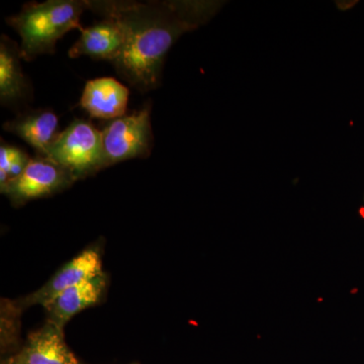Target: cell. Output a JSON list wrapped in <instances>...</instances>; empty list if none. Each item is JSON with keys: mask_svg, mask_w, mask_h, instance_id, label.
Returning a JSON list of instances; mask_svg holds the SVG:
<instances>
[{"mask_svg": "<svg viewBox=\"0 0 364 364\" xmlns=\"http://www.w3.org/2000/svg\"><path fill=\"white\" fill-rule=\"evenodd\" d=\"M88 11L114 18L123 28V54L112 65L136 90L160 85L164 58L178 38L205 23L219 7L214 1L86 0Z\"/></svg>", "mask_w": 364, "mask_h": 364, "instance_id": "1", "label": "cell"}, {"mask_svg": "<svg viewBox=\"0 0 364 364\" xmlns=\"http://www.w3.org/2000/svg\"><path fill=\"white\" fill-rule=\"evenodd\" d=\"M86 0H48L26 4L16 16L6 18L21 38V59L33 61L41 55L54 54L57 42L74 28L82 32L81 14Z\"/></svg>", "mask_w": 364, "mask_h": 364, "instance_id": "2", "label": "cell"}, {"mask_svg": "<svg viewBox=\"0 0 364 364\" xmlns=\"http://www.w3.org/2000/svg\"><path fill=\"white\" fill-rule=\"evenodd\" d=\"M46 158L68 169L76 181L95 176L102 169V132L90 121L75 119L59 133Z\"/></svg>", "mask_w": 364, "mask_h": 364, "instance_id": "3", "label": "cell"}, {"mask_svg": "<svg viewBox=\"0 0 364 364\" xmlns=\"http://www.w3.org/2000/svg\"><path fill=\"white\" fill-rule=\"evenodd\" d=\"M102 132V169L117 163L147 158L152 147L151 107L111 119Z\"/></svg>", "mask_w": 364, "mask_h": 364, "instance_id": "4", "label": "cell"}, {"mask_svg": "<svg viewBox=\"0 0 364 364\" xmlns=\"http://www.w3.org/2000/svg\"><path fill=\"white\" fill-rule=\"evenodd\" d=\"M75 177L58 163L48 158H32L23 173L16 181L0 188L14 207H21L31 200H40L61 193L70 188Z\"/></svg>", "mask_w": 364, "mask_h": 364, "instance_id": "5", "label": "cell"}, {"mask_svg": "<svg viewBox=\"0 0 364 364\" xmlns=\"http://www.w3.org/2000/svg\"><path fill=\"white\" fill-rule=\"evenodd\" d=\"M102 258L100 247L92 245L72 258L37 291L16 299L14 304L23 312L33 306L46 308L62 293L102 273Z\"/></svg>", "mask_w": 364, "mask_h": 364, "instance_id": "6", "label": "cell"}, {"mask_svg": "<svg viewBox=\"0 0 364 364\" xmlns=\"http://www.w3.org/2000/svg\"><path fill=\"white\" fill-rule=\"evenodd\" d=\"M107 274L102 272L67 289L46 306L47 322L63 330L74 316L102 301L107 291Z\"/></svg>", "mask_w": 364, "mask_h": 364, "instance_id": "7", "label": "cell"}, {"mask_svg": "<svg viewBox=\"0 0 364 364\" xmlns=\"http://www.w3.org/2000/svg\"><path fill=\"white\" fill-rule=\"evenodd\" d=\"M123 28L114 18H104L95 25L83 28L77 42L68 51L70 58L87 56L114 64L123 54Z\"/></svg>", "mask_w": 364, "mask_h": 364, "instance_id": "8", "label": "cell"}, {"mask_svg": "<svg viewBox=\"0 0 364 364\" xmlns=\"http://www.w3.org/2000/svg\"><path fill=\"white\" fill-rule=\"evenodd\" d=\"M14 356L20 364H81L66 344L63 330L49 322L31 333L23 348Z\"/></svg>", "mask_w": 364, "mask_h": 364, "instance_id": "9", "label": "cell"}, {"mask_svg": "<svg viewBox=\"0 0 364 364\" xmlns=\"http://www.w3.org/2000/svg\"><path fill=\"white\" fill-rule=\"evenodd\" d=\"M129 90L116 79L104 77L88 81L80 105L95 119H117L126 114Z\"/></svg>", "mask_w": 364, "mask_h": 364, "instance_id": "10", "label": "cell"}, {"mask_svg": "<svg viewBox=\"0 0 364 364\" xmlns=\"http://www.w3.org/2000/svg\"><path fill=\"white\" fill-rule=\"evenodd\" d=\"M57 129L58 117L47 109L21 112L16 119L4 124V130L20 136L43 157H47L48 151L59 135Z\"/></svg>", "mask_w": 364, "mask_h": 364, "instance_id": "11", "label": "cell"}, {"mask_svg": "<svg viewBox=\"0 0 364 364\" xmlns=\"http://www.w3.org/2000/svg\"><path fill=\"white\" fill-rule=\"evenodd\" d=\"M21 50L14 41L1 36L0 42V102L16 107L28 102L31 88L21 64Z\"/></svg>", "mask_w": 364, "mask_h": 364, "instance_id": "12", "label": "cell"}, {"mask_svg": "<svg viewBox=\"0 0 364 364\" xmlns=\"http://www.w3.org/2000/svg\"><path fill=\"white\" fill-rule=\"evenodd\" d=\"M31 159L25 151L1 141L0 145V188L23 173Z\"/></svg>", "mask_w": 364, "mask_h": 364, "instance_id": "13", "label": "cell"}, {"mask_svg": "<svg viewBox=\"0 0 364 364\" xmlns=\"http://www.w3.org/2000/svg\"><path fill=\"white\" fill-rule=\"evenodd\" d=\"M1 364H20L16 361V359L14 358V356H11V358L4 359V360L1 361Z\"/></svg>", "mask_w": 364, "mask_h": 364, "instance_id": "14", "label": "cell"}, {"mask_svg": "<svg viewBox=\"0 0 364 364\" xmlns=\"http://www.w3.org/2000/svg\"><path fill=\"white\" fill-rule=\"evenodd\" d=\"M131 364H138V363H131Z\"/></svg>", "mask_w": 364, "mask_h": 364, "instance_id": "15", "label": "cell"}]
</instances>
